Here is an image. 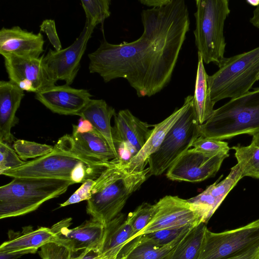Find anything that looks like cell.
<instances>
[{"instance_id": "obj_8", "label": "cell", "mask_w": 259, "mask_h": 259, "mask_svg": "<svg viewBox=\"0 0 259 259\" xmlns=\"http://www.w3.org/2000/svg\"><path fill=\"white\" fill-rule=\"evenodd\" d=\"M194 102L190 95L188 106L182 115L167 133L159 149L148 159L149 175L163 174L201 136Z\"/></svg>"}, {"instance_id": "obj_33", "label": "cell", "mask_w": 259, "mask_h": 259, "mask_svg": "<svg viewBox=\"0 0 259 259\" xmlns=\"http://www.w3.org/2000/svg\"><path fill=\"white\" fill-rule=\"evenodd\" d=\"M194 226L195 225H188L165 229L142 235L147 240L158 245L163 246L171 243L179 236L188 231Z\"/></svg>"}, {"instance_id": "obj_11", "label": "cell", "mask_w": 259, "mask_h": 259, "mask_svg": "<svg viewBox=\"0 0 259 259\" xmlns=\"http://www.w3.org/2000/svg\"><path fill=\"white\" fill-rule=\"evenodd\" d=\"M9 81L23 91L35 94L55 85L40 57L29 58L9 54L2 55Z\"/></svg>"}, {"instance_id": "obj_41", "label": "cell", "mask_w": 259, "mask_h": 259, "mask_svg": "<svg viewBox=\"0 0 259 259\" xmlns=\"http://www.w3.org/2000/svg\"><path fill=\"white\" fill-rule=\"evenodd\" d=\"M71 259H102L98 250L94 249H87L82 251L76 257H72Z\"/></svg>"}, {"instance_id": "obj_4", "label": "cell", "mask_w": 259, "mask_h": 259, "mask_svg": "<svg viewBox=\"0 0 259 259\" xmlns=\"http://www.w3.org/2000/svg\"><path fill=\"white\" fill-rule=\"evenodd\" d=\"M73 184L66 180L14 178L0 187V219L33 211L46 201L65 193Z\"/></svg>"}, {"instance_id": "obj_34", "label": "cell", "mask_w": 259, "mask_h": 259, "mask_svg": "<svg viewBox=\"0 0 259 259\" xmlns=\"http://www.w3.org/2000/svg\"><path fill=\"white\" fill-rule=\"evenodd\" d=\"M191 147L211 156L221 153H229L230 149L226 142L201 136L193 141Z\"/></svg>"}, {"instance_id": "obj_18", "label": "cell", "mask_w": 259, "mask_h": 259, "mask_svg": "<svg viewBox=\"0 0 259 259\" xmlns=\"http://www.w3.org/2000/svg\"><path fill=\"white\" fill-rule=\"evenodd\" d=\"M135 233L130 224L120 213L105 226L102 241L98 250L102 259H119L132 241Z\"/></svg>"}, {"instance_id": "obj_45", "label": "cell", "mask_w": 259, "mask_h": 259, "mask_svg": "<svg viewBox=\"0 0 259 259\" xmlns=\"http://www.w3.org/2000/svg\"><path fill=\"white\" fill-rule=\"evenodd\" d=\"M251 143L259 147V133L252 136Z\"/></svg>"}, {"instance_id": "obj_27", "label": "cell", "mask_w": 259, "mask_h": 259, "mask_svg": "<svg viewBox=\"0 0 259 259\" xmlns=\"http://www.w3.org/2000/svg\"><path fill=\"white\" fill-rule=\"evenodd\" d=\"M232 149L240 167L243 177H250L259 179V147L250 143L247 146L237 145Z\"/></svg>"}, {"instance_id": "obj_2", "label": "cell", "mask_w": 259, "mask_h": 259, "mask_svg": "<svg viewBox=\"0 0 259 259\" xmlns=\"http://www.w3.org/2000/svg\"><path fill=\"white\" fill-rule=\"evenodd\" d=\"M149 167L130 171L125 161L112 160V164L95 179L87 212L105 226L121 213L130 196L149 176Z\"/></svg>"}, {"instance_id": "obj_15", "label": "cell", "mask_w": 259, "mask_h": 259, "mask_svg": "<svg viewBox=\"0 0 259 259\" xmlns=\"http://www.w3.org/2000/svg\"><path fill=\"white\" fill-rule=\"evenodd\" d=\"M114 117L113 135L118 155L121 150L126 151L131 158L146 143L153 131L150 127L153 125L141 121L128 109L120 110Z\"/></svg>"}, {"instance_id": "obj_6", "label": "cell", "mask_w": 259, "mask_h": 259, "mask_svg": "<svg viewBox=\"0 0 259 259\" xmlns=\"http://www.w3.org/2000/svg\"><path fill=\"white\" fill-rule=\"evenodd\" d=\"M195 43L205 64L218 66L225 58V22L230 9L228 0H196Z\"/></svg>"}, {"instance_id": "obj_14", "label": "cell", "mask_w": 259, "mask_h": 259, "mask_svg": "<svg viewBox=\"0 0 259 259\" xmlns=\"http://www.w3.org/2000/svg\"><path fill=\"white\" fill-rule=\"evenodd\" d=\"M71 218L61 220L51 228L56 236L55 243L69 249L73 253L87 249L99 250L105 230V225L93 219L70 229Z\"/></svg>"}, {"instance_id": "obj_1", "label": "cell", "mask_w": 259, "mask_h": 259, "mask_svg": "<svg viewBox=\"0 0 259 259\" xmlns=\"http://www.w3.org/2000/svg\"><path fill=\"white\" fill-rule=\"evenodd\" d=\"M144 31L132 42L112 44L105 38L88 54L90 73L105 82L123 78L139 97H150L169 82L189 30L184 0H171L165 6L142 11Z\"/></svg>"}, {"instance_id": "obj_20", "label": "cell", "mask_w": 259, "mask_h": 259, "mask_svg": "<svg viewBox=\"0 0 259 259\" xmlns=\"http://www.w3.org/2000/svg\"><path fill=\"white\" fill-rule=\"evenodd\" d=\"M24 96V91L10 81H0V142L13 141L11 129L18 122L16 114Z\"/></svg>"}, {"instance_id": "obj_43", "label": "cell", "mask_w": 259, "mask_h": 259, "mask_svg": "<svg viewBox=\"0 0 259 259\" xmlns=\"http://www.w3.org/2000/svg\"><path fill=\"white\" fill-rule=\"evenodd\" d=\"M252 25L259 29V3L253 11V15L249 20Z\"/></svg>"}, {"instance_id": "obj_42", "label": "cell", "mask_w": 259, "mask_h": 259, "mask_svg": "<svg viewBox=\"0 0 259 259\" xmlns=\"http://www.w3.org/2000/svg\"><path fill=\"white\" fill-rule=\"evenodd\" d=\"M171 2V0H140L139 2L145 6L160 8L166 6Z\"/></svg>"}, {"instance_id": "obj_16", "label": "cell", "mask_w": 259, "mask_h": 259, "mask_svg": "<svg viewBox=\"0 0 259 259\" xmlns=\"http://www.w3.org/2000/svg\"><path fill=\"white\" fill-rule=\"evenodd\" d=\"M92 97L89 90L66 84L54 85L35 95V99L52 112L65 115H77Z\"/></svg>"}, {"instance_id": "obj_44", "label": "cell", "mask_w": 259, "mask_h": 259, "mask_svg": "<svg viewBox=\"0 0 259 259\" xmlns=\"http://www.w3.org/2000/svg\"><path fill=\"white\" fill-rule=\"evenodd\" d=\"M24 255L20 252H6L0 251V259H17Z\"/></svg>"}, {"instance_id": "obj_25", "label": "cell", "mask_w": 259, "mask_h": 259, "mask_svg": "<svg viewBox=\"0 0 259 259\" xmlns=\"http://www.w3.org/2000/svg\"><path fill=\"white\" fill-rule=\"evenodd\" d=\"M187 232L163 246L153 243L143 235L139 236L132 241L121 259H167Z\"/></svg>"}, {"instance_id": "obj_12", "label": "cell", "mask_w": 259, "mask_h": 259, "mask_svg": "<svg viewBox=\"0 0 259 259\" xmlns=\"http://www.w3.org/2000/svg\"><path fill=\"white\" fill-rule=\"evenodd\" d=\"M229 153L211 156L193 148L184 152L168 168L166 177L172 181L198 182L213 176Z\"/></svg>"}, {"instance_id": "obj_29", "label": "cell", "mask_w": 259, "mask_h": 259, "mask_svg": "<svg viewBox=\"0 0 259 259\" xmlns=\"http://www.w3.org/2000/svg\"><path fill=\"white\" fill-rule=\"evenodd\" d=\"M81 6L86 16V22L95 28L110 15V0H81Z\"/></svg>"}, {"instance_id": "obj_13", "label": "cell", "mask_w": 259, "mask_h": 259, "mask_svg": "<svg viewBox=\"0 0 259 259\" xmlns=\"http://www.w3.org/2000/svg\"><path fill=\"white\" fill-rule=\"evenodd\" d=\"M154 205L155 210L152 219L139 236L160 230L201 223L191 203L177 196H165Z\"/></svg>"}, {"instance_id": "obj_28", "label": "cell", "mask_w": 259, "mask_h": 259, "mask_svg": "<svg viewBox=\"0 0 259 259\" xmlns=\"http://www.w3.org/2000/svg\"><path fill=\"white\" fill-rule=\"evenodd\" d=\"M222 176L215 182L206 188L211 195L215 198L219 206L231 190L243 178L242 172L238 163L231 168L229 174L225 179L219 182Z\"/></svg>"}, {"instance_id": "obj_22", "label": "cell", "mask_w": 259, "mask_h": 259, "mask_svg": "<svg viewBox=\"0 0 259 259\" xmlns=\"http://www.w3.org/2000/svg\"><path fill=\"white\" fill-rule=\"evenodd\" d=\"M70 142L73 150L84 158L97 161L118 159L106 139L95 128L85 133H72Z\"/></svg>"}, {"instance_id": "obj_7", "label": "cell", "mask_w": 259, "mask_h": 259, "mask_svg": "<svg viewBox=\"0 0 259 259\" xmlns=\"http://www.w3.org/2000/svg\"><path fill=\"white\" fill-rule=\"evenodd\" d=\"M80 162L107 167L112 163L97 161L80 156L71 147L70 135H65L59 139L50 153L23 165L4 171L2 175L9 177L61 179L71 181V172Z\"/></svg>"}, {"instance_id": "obj_26", "label": "cell", "mask_w": 259, "mask_h": 259, "mask_svg": "<svg viewBox=\"0 0 259 259\" xmlns=\"http://www.w3.org/2000/svg\"><path fill=\"white\" fill-rule=\"evenodd\" d=\"M207 229L204 223L194 226L167 259H198Z\"/></svg>"}, {"instance_id": "obj_35", "label": "cell", "mask_w": 259, "mask_h": 259, "mask_svg": "<svg viewBox=\"0 0 259 259\" xmlns=\"http://www.w3.org/2000/svg\"><path fill=\"white\" fill-rule=\"evenodd\" d=\"M26 161L22 160L8 144L0 142V174L9 169L17 168Z\"/></svg>"}, {"instance_id": "obj_39", "label": "cell", "mask_w": 259, "mask_h": 259, "mask_svg": "<svg viewBox=\"0 0 259 259\" xmlns=\"http://www.w3.org/2000/svg\"><path fill=\"white\" fill-rule=\"evenodd\" d=\"M226 259H259V242L245 251Z\"/></svg>"}, {"instance_id": "obj_36", "label": "cell", "mask_w": 259, "mask_h": 259, "mask_svg": "<svg viewBox=\"0 0 259 259\" xmlns=\"http://www.w3.org/2000/svg\"><path fill=\"white\" fill-rule=\"evenodd\" d=\"M40 248L38 254L41 259H71L73 256L71 251L55 242L47 243Z\"/></svg>"}, {"instance_id": "obj_46", "label": "cell", "mask_w": 259, "mask_h": 259, "mask_svg": "<svg viewBox=\"0 0 259 259\" xmlns=\"http://www.w3.org/2000/svg\"><path fill=\"white\" fill-rule=\"evenodd\" d=\"M257 220H258V226H259V219H258Z\"/></svg>"}, {"instance_id": "obj_24", "label": "cell", "mask_w": 259, "mask_h": 259, "mask_svg": "<svg viewBox=\"0 0 259 259\" xmlns=\"http://www.w3.org/2000/svg\"><path fill=\"white\" fill-rule=\"evenodd\" d=\"M201 56L198 53L194 102L195 112L199 125L205 122L213 114L215 104L210 97L207 76Z\"/></svg>"}, {"instance_id": "obj_38", "label": "cell", "mask_w": 259, "mask_h": 259, "mask_svg": "<svg viewBox=\"0 0 259 259\" xmlns=\"http://www.w3.org/2000/svg\"><path fill=\"white\" fill-rule=\"evenodd\" d=\"M40 31L44 32L56 51L62 50V45L59 38L55 25L53 19L44 20L39 26Z\"/></svg>"}, {"instance_id": "obj_9", "label": "cell", "mask_w": 259, "mask_h": 259, "mask_svg": "<svg viewBox=\"0 0 259 259\" xmlns=\"http://www.w3.org/2000/svg\"><path fill=\"white\" fill-rule=\"evenodd\" d=\"M259 242V226L255 220L243 227L214 233L206 229L198 259H226Z\"/></svg>"}, {"instance_id": "obj_10", "label": "cell", "mask_w": 259, "mask_h": 259, "mask_svg": "<svg viewBox=\"0 0 259 259\" xmlns=\"http://www.w3.org/2000/svg\"><path fill=\"white\" fill-rule=\"evenodd\" d=\"M94 28L85 21L82 31L70 46L59 51L50 49L44 55V63L56 82L64 80L65 84L69 85L73 83L80 69L81 58Z\"/></svg>"}, {"instance_id": "obj_21", "label": "cell", "mask_w": 259, "mask_h": 259, "mask_svg": "<svg viewBox=\"0 0 259 259\" xmlns=\"http://www.w3.org/2000/svg\"><path fill=\"white\" fill-rule=\"evenodd\" d=\"M10 232L9 239L1 245L0 251L20 252L24 255L34 253L44 245L56 241L55 234L48 227L34 229L28 226L23 228L21 232Z\"/></svg>"}, {"instance_id": "obj_31", "label": "cell", "mask_w": 259, "mask_h": 259, "mask_svg": "<svg viewBox=\"0 0 259 259\" xmlns=\"http://www.w3.org/2000/svg\"><path fill=\"white\" fill-rule=\"evenodd\" d=\"M13 147L23 161L29 158H38L51 153L54 146L18 139L14 141Z\"/></svg>"}, {"instance_id": "obj_40", "label": "cell", "mask_w": 259, "mask_h": 259, "mask_svg": "<svg viewBox=\"0 0 259 259\" xmlns=\"http://www.w3.org/2000/svg\"><path fill=\"white\" fill-rule=\"evenodd\" d=\"M72 133H85L91 132L94 130L92 123L88 120L80 117L77 125H72Z\"/></svg>"}, {"instance_id": "obj_5", "label": "cell", "mask_w": 259, "mask_h": 259, "mask_svg": "<svg viewBox=\"0 0 259 259\" xmlns=\"http://www.w3.org/2000/svg\"><path fill=\"white\" fill-rule=\"evenodd\" d=\"M219 70L208 75L207 82L212 102L242 96L258 80L259 46L249 51L225 58Z\"/></svg>"}, {"instance_id": "obj_37", "label": "cell", "mask_w": 259, "mask_h": 259, "mask_svg": "<svg viewBox=\"0 0 259 259\" xmlns=\"http://www.w3.org/2000/svg\"><path fill=\"white\" fill-rule=\"evenodd\" d=\"M95 183V180L93 179H89L82 183L81 186L66 201L60 204L59 207L89 200L91 197L92 190Z\"/></svg>"}, {"instance_id": "obj_47", "label": "cell", "mask_w": 259, "mask_h": 259, "mask_svg": "<svg viewBox=\"0 0 259 259\" xmlns=\"http://www.w3.org/2000/svg\"><path fill=\"white\" fill-rule=\"evenodd\" d=\"M258 80H259V74L258 75Z\"/></svg>"}, {"instance_id": "obj_17", "label": "cell", "mask_w": 259, "mask_h": 259, "mask_svg": "<svg viewBox=\"0 0 259 259\" xmlns=\"http://www.w3.org/2000/svg\"><path fill=\"white\" fill-rule=\"evenodd\" d=\"M41 32L34 33L18 26L3 27L0 30V54H12L29 58H39L44 51Z\"/></svg>"}, {"instance_id": "obj_19", "label": "cell", "mask_w": 259, "mask_h": 259, "mask_svg": "<svg viewBox=\"0 0 259 259\" xmlns=\"http://www.w3.org/2000/svg\"><path fill=\"white\" fill-rule=\"evenodd\" d=\"M190 95L184 99L181 107L175 111L159 123L154 125L152 133L142 148L134 157L125 161L130 171H140L145 168L148 159L159 148L169 130L186 110Z\"/></svg>"}, {"instance_id": "obj_30", "label": "cell", "mask_w": 259, "mask_h": 259, "mask_svg": "<svg viewBox=\"0 0 259 259\" xmlns=\"http://www.w3.org/2000/svg\"><path fill=\"white\" fill-rule=\"evenodd\" d=\"M198 215L201 223H206L219 207L215 198L207 189L187 199Z\"/></svg>"}, {"instance_id": "obj_32", "label": "cell", "mask_w": 259, "mask_h": 259, "mask_svg": "<svg viewBox=\"0 0 259 259\" xmlns=\"http://www.w3.org/2000/svg\"><path fill=\"white\" fill-rule=\"evenodd\" d=\"M155 210V205L144 202L134 211L128 213L126 220L132 226L136 234L135 238L147 226L152 219Z\"/></svg>"}, {"instance_id": "obj_3", "label": "cell", "mask_w": 259, "mask_h": 259, "mask_svg": "<svg viewBox=\"0 0 259 259\" xmlns=\"http://www.w3.org/2000/svg\"><path fill=\"white\" fill-rule=\"evenodd\" d=\"M201 136L219 140L259 133V88L231 99L200 125Z\"/></svg>"}, {"instance_id": "obj_23", "label": "cell", "mask_w": 259, "mask_h": 259, "mask_svg": "<svg viewBox=\"0 0 259 259\" xmlns=\"http://www.w3.org/2000/svg\"><path fill=\"white\" fill-rule=\"evenodd\" d=\"M115 109L102 99H91L85 106L77 114L89 120L94 128L107 141L118 159V155L114 144L113 127L111 119L116 114Z\"/></svg>"}]
</instances>
